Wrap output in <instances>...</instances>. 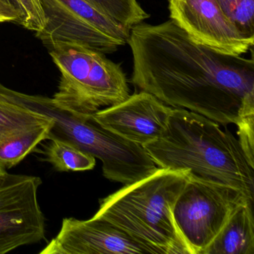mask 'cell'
<instances>
[{"label": "cell", "instance_id": "6da1fadb", "mask_svg": "<svg viewBox=\"0 0 254 254\" xmlns=\"http://www.w3.org/2000/svg\"><path fill=\"white\" fill-rule=\"evenodd\" d=\"M130 82L166 105L221 126L254 124V60L191 40L173 20L130 29Z\"/></svg>", "mask_w": 254, "mask_h": 254}, {"label": "cell", "instance_id": "7a4b0ae2", "mask_svg": "<svg viewBox=\"0 0 254 254\" xmlns=\"http://www.w3.org/2000/svg\"><path fill=\"white\" fill-rule=\"evenodd\" d=\"M143 148L159 168L189 171L254 200V163L231 132L203 116L173 108L163 136Z\"/></svg>", "mask_w": 254, "mask_h": 254}, {"label": "cell", "instance_id": "3957f363", "mask_svg": "<svg viewBox=\"0 0 254 254\" xmlns=\"http://www.w3.org/2000/svg\"><path fill=\"white\" fill-rule=\"evenodd\" d=\"M187 170L159 168L101 199L95 218L117 225L158 254H191L174 221V204L190 178Z\"/></svg>", "mask_w": 254, "mask_h": 254}, {"label": "cell", "instance_id": "277c9868", "mask_svg": "<svg viewBox=\"0 0 254 254\" xmlns=\"http://www.w3.org/2000/svg\"><path fill=\"white\" fill-rule=\"evenodd\" d=\"M5 99L53 120L49 139L66 141L99 159L104 177L110 181L133 184L155 172L157 167L142 145L133 143L99 124L93 115H77L58 106L53 98L34 96L0 84Z\"/></svg>", "mask_w": 254, "mask_h": 254}, {"label": "cell", "instance_id": "5b68a950", "mask_svg": "<svg viewBox=\"0 0 254 254\" xmlns=\"http://www.w3.org/2000/svg\"><path fill=\"white\" fill-rule=\"evenodd\" d=\"M61 72L55 103L77 115H93L130 96L127 78L120 65L105 54L74 44L49 48Z\"/></svg>", "mask_w": 254, "mask_h": 254}, {"label": "cell", "instance_id": "8992f818", "mask_svg": "<svg viewBox=\"0 0 254 254\" xmlns=\"http://www.w3.org/2000/svg\"><path fill=\"white\" fill-rule=\"evenodd\" d=\"M254 202L237 189L190 173L173 206L174 221L191 254H203L241 204Z\"/></svg>", "mask_w": 254, "mask_h": 254}, {"label": "cell", "instance_id": "52a82bcc", "mask_svg": "<svg viewBox=\"0 0 254 254\" xmlns=\"http://www.w3.org/2000/svg\"><path fill=\"white\" fill-rule=\"evenodd\" d=\"M46 23L37 37L47 47L74 44L111 54L127 44L130 28L85 0H40Z\"/></svg>", "mask_w": 254, "mask_h": 254}, {"label": "cell", "instance_id": "ba28073f", "mask_svg": "<svg viewBox=\"0 0 254 254\" xmlns=\"http://www.w3.org/2000/svg\"><path fill=\"white\" fill-rule=\"evenodd\" d=\"M42 183L39 177L8 174L0 184V254L44 239L38 194Z\"/></svg>", "mask_w": 254, "mask_h": 254}, {"label": "cell", "instance_id": "9c48e42d", "mask_svg": "<svg viewBox=\"0 0 254 254\" xmlns=\"http://www.w3.org/2000/svg\"><path fill=\"white\" fill-rule=\"evenodd\" d=\"M40 254H158L113 223L95 217L88 220L64 218L57 236Z\"/></svg>", "mask_w": 254, "mask_h": 254}, {"label": "cell", "instance_id": "30bf717a", "mask_svg": "<svg viewBox=\"0 0 254 254\" xmlns=\"http://www.w3.org/2000/svg\"><path fill=\"white\" fill-rule=\"evenodd\" d=\"M170 19L193 41L212 50L242 56L254 41L244 38L216 0H168Z\"/></svg>", "mask_w": 254, "mask_h": 254}, {"label": "cell", "instance_id": "8fae6325", "mask_svg": "<svg viewBox=\"0 0 254 254\" xmlns=\"http://www.w3.org/2000/svg\"><path fill=\"white\" fill-rule=\"evenodd\" d=\"M173 108L145 91L93 114L104 127L133 143L145 146L161 137Z\"/></svg>", "mask_w": 254, "mask_h": 254}, {"label": "cell", "instance_id": "7c38bea8", "mask_svg": "<svg viewBox=\"0 0 254 254\" xmlns=\"http://www.w3.org/2000/svg\"><path fill=\"white\" fill-rule=\"evenodd\" d=\"M53 120L0 95V168L17 166L49 139Z\"/></svg>", "mask_w": 254, "mask_h": 254}, {"label": "cell", "instance_id": "4fadbf2b", "mask_svg": "<svg viewBox=\"0 0 254 254\" xmlns=\"http://www.w3.org/2000/svg\"><path fill=\"white\" fill-rule=\"evenodd\" d=\"M254 202H247L230 214L203 254H254Z\"/></svg>", "mask_w": 254, "mask_h": 254}, {"label": "cell", "instance_id": "5bb4252c", "mask_svg": "<svg viewBox=\"0 0 254 254\" xmlns=\"http://www.w3.org/2000/svg\"><path fill=\"white\" fill-rule=\"evenodd\" d=\"M42 154L58 172H84L96 166V158L66 141L49 139Z\"/></svg>", "mask_w": 254, "mask_h": 254}, {"label": "cell", "instance_id": "9a60e30c", "mask_svg": "<svg viewBox=\"0 0 254 254\" xmlns=\"http://www.w3.org/2000/svg\"><path fill=\"white\" fill-rule=\"evenodd\" d=\"M85 1L105 15L130 29L149 17L136 0Z\"/></svg>", "mask_w": 254, "mask_h": 254}, {"label": "cell", "instance_id": "2e32d148", "mask_svg": "<svg viewBox=\"0 0 254 254\" xmlns=\"http://www.w3.org/2000/svg\"><path fill=\"white\" fill-rule=\"evenodd\" d=\"M221 11L239 33L254 41V0H216Z\"/></svg>", "mask_w": 254, "mask_h": 254}, {"label": "cell", "instance_id": "e0dca14e", "mask_svg": "<svg viewBox=\"0 0 254 254\" xmlns=\"http://www.w3.org/2000/svg\"><path fill=\"white\" fill-rule=\"evenodd\" d=\"M0 4L13 12H19L21 9L22 26L29 30L38 33L45 26V17L40 0H0Z\"/></svg>", "mask_w": 254, "mask_h": 254}, {"label": "cell", "instance_id": "ac0fdd59", "mask_svg": "<svg viewBox=\"0 0 254 254\" xmlns=\"http://www.w3.org/2000/svg\"><path fill=\"white\" fill-rule=\"evenodd\" d=\"M6 21L14 22L18 24V17L2 4H0V22Z\"/></svg>", "mask_w": 254, "mask_h": 254}, {"label": "cell", "instance_id": "d6986e66", "mask_svg": "<svg viewBox=\"0 0 254 254\" xmlns=\"http://www.w3.org/2000/svg\"><path fill=\"white\" fill-rule=\"evenodd\" d=\"M8 174L9 173L7 172L6 169L0 168V184H2V183L5 181V178L8 176Z\"/></svg>", "mask_w": 254, "mask_h": 254}]
</instances>
